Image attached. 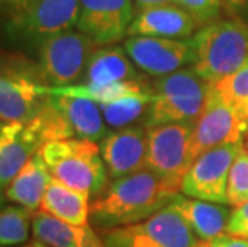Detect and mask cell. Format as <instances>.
I'll use <instances>...</instances> for the list:
<instances>
[{
    "label": "cell",
    "mask_w": 248,
    "mask_h": 247,
    "mask_svg": "<svg viewBox=\"0 0 248 247\" xmlns=\"http://www.w3.org/2000/svg\"><path fill=\"white\" fill-rule=\"evenodd\" d=\"M179 193L149 169L114 178L90 201V223L98 233H103L142 222L170 206Z\"/></svg>",
    "instance_id": "obj_1"
},
{
    "label": "cell",
    "mask_w": 248,
    "mask_h": 247,
    "mask_svg": "<svg viewBox=\"0 0 248 247\" xmlns=\"http://www.w3.org/2000/svg\"><path fill=\"white\" fill-rule=\"evenodd\" d=\"M192 69L215 85L248 60V23L239 16L205 24L192 37Z\"/></svg>",
    "instance_id": "obj_2"
},
{
    "label": "cell",
    "mask_w": 248,
    "mask_h": 247,
    "mask_svg": "<svg viewBox=\"0 0 248 247\" xmlns=\"http://www.w3.org/2000/svg\"><path fill=\"white\" fill-rule=\"evenodd\" d=\"M40 154L51 178L92 199L108 186V169L96 141L83 138L48 141L42 146Z\"/></svg>",
    "instance_id": "obj_3"
},
{
    "label": "cell",
    "mask_w": 248,
    "mask_h": 247,
    "mask_svg": "<svg viewBox=\"0 0 248 247\" xmlns=\"http://www.w3.org/2000/svg\"><path fill=\"white\" fill-rule=\"evenodd\" d=\"M99 234L106 247H195L200 243L171 204L142 222Z\"/></svg>",
    "instance_id": "obj_4"
},
{
    "label": "cell",
    "mask_w": 248,
    "mask_h": 247,
    "mask_svg": "<svg viewBox=\"0 0 248 247\" xmlns=\"http://www.w3.org/2000/svg\"><path fill=\"white\" fill-rule=\"evenodd\" d=\"M192 130L194 124L147 129V169L178 191H181V181L194 161Z\"/></svg>",
    "instance_id": "obj_5"
},
{
    "label": "cell",
    "mask_w": 248,
    "mask_h": 247,
    "mask_svg": "<svg viewBox=\"0 0 248 247\" xmlns=\"http://www.w3.org/2000/svg\"><path fill=\"white\" fill-rule=\"evenodd\" d=\"M96 44L87 35L74 31L48 35L39 45V69L50 87H66L77 82L87 71V65Z\"/></svg>",
    "instance_id": "obj_6"
},
{
    "label": "cell",
    "mask_w": 248,
    "mask_h": 247,
    "mask_svg": "<svg viewBox=\"0 0 248 247\" xmlns=\"http://www.w3.org/2000/svg\"><path fill=\"white\" fill-rule=\"evenodd\" d=\"M40 81V69L18 60L0 69V122H28L40 111L48 98Z\"/></svg>",
    "instance_id": "obj_7"
},
{
    "label": "cell",
    "mask_w": 248,
    "mask_h": 247,
    "mask_svg": "<svg viewBox=\"0 0 248 247\" xmlns=\"http://www.w3.org/2000/svg\"><path fill=\"white\" fill-rule=\"evenodd\" d=\"M242 149L244 141L218 146L197 156L183 178L181 193L194 199L228 204L229 172Z\"/></svg>",
    "instance_id": "obj_8"
},
{
    "label": "cell",
    "mask_w": 248,
    "mask_h": 247,
    "mask_svg": "<svg viewBox=\"0 0 248 247\" xmlns=\"http://www.w3.org/2000/svg\"><path fill=\"white\" fill-rule=\"evenodd\" d=\"M247 135V124L242 113L210 88L203 109L194 124L192 157L218 146L240 143Z\"/></svg>",
    "instance_id": "obj_9"
},
{
    "label": "cell",
    "mask_w": 248,
    "mask_h": 247,
    "mask_svg": "<svg viewBox=\"0 0 248 247\" xmlns=\"http://www.w3.org/2000/svg\"><path fill=\"white\" fill-rule=\"evenodd\" d=\"M133 0H78V33L96 45L122 40L135 19Z\"/></svg>",
    "instance_id": "obj_10"
},
{
    "label": "cell",
    "mask_w": 248,
    "mask_h": 247,
    "mask_svg": "<svg viewBox=\"0 0 248 247\" xmlns=\"http://www.w3.org/2000/svg\"><path fill=\"white\" fill-rule=\"evenodd\" d=\"M125 53L136 67L149 76H167L194 61L192 39L179 40L151 35H130L124 44Z\"/></svg>",
    "instance_id": "obj_11"
},
{
    "label": "cell",
    "mask_w": 248,
    "mask_h": 247,
    "mask_svg": "<svg viewBox=\"0 0 248 247\" xmlns=\"http://www.w3.org/2000/svg\"><path fill=\"white\" fill-rule=\"evenodd\" d=\"M78 21V0H26L13 19L16 33L34 39L71 31Z\"/></svg>",
    "instance_id": "obj_12"
},
{
    "label": "cell",
    "mask_w": 248,
    "mask_h": 247,
    "mask_svg": "<svg viewBox=\"0 0 248 247\" xmlns=\"http://www.w3.org/2000/svg\"><path fill=\"white\" fill-rule=\"evenodd\" d=\"M108 175L120 178L147 169V129L130 125L108 133L99 141Z\"/></svg>",
    "instance_id": "obj_13"
},
{
    "label": "cell",
    "mask_w": 248,
    "mask_h": 247,
    "mask_svg": "<svg viewBox=\"0 0 248 247\" xmlns=\"http://www.w3.org/2000/svg\"><path fill=\"white\" fill-rule=\"evenodd\" d=\"M45 141L37 132L35 125L28 122L0 124V188L18 175L19 170L42 149Z\"/></svg>",
    "instance_id": "obj_14"
},
{
    "label": "cell",
    "mask_w": 248,
    "mask_h": 247,
    "mask_svg": "<svg viewBox=\"0 0 248 247\" xmlns=\"http://www.w3.org/2000/svg\"><path fill=\"white\" fill-rule=\"evenodd\" d=\"M197 28L195 19L176 3L141 8L128 29V35L179 39L187 37Z\"/></svg>",
    "instance_id": "obj_15"
},
{
    "label": "cell",
    "mask_w": 248,
    "mask_h": 247,
    "mask_svg": "<svg viewBox=\"0 0 248 247\" xmlns=\"http://www.w3.org/2000/svg\"><path fill=\"white\" fill-rule=\"evenodd\" d=\"M50 101L64 115L66 122L74 133V138L101 141L108 135L106 122L103 119L99 104L85 97H76L58 92L48 85Z\"/></svg>",
    "instance_id": "obj_16"
},
{
    "label": "cell",
    "mask_w": 248,
    "mask_h": 247,
    "mask_svg": "<svg viewBox=\"0 0 248 247\" xmlns=\"http://www.w3.org/2000/svg\"><path fill=\"white\" fill-rule=\"evenodd\" d=\"M32 236L50 247H106L92 225L76 227L53 215L37 210L32 215Z\"/></svg>",
    "instance_id": "obj_17"
},
{
    "label": "cell",
    "mask_w": 248,
    "mask_h": 247,
    "mask_svg": "<svg viewBox=\"0 0 248 247\" xmlns=\"http://www.w3.org/2000/svg\"><path fill=\"white\" fill-rule=\"evenodd\" d=\"M171 207L184 218L199 241H210L226 233L231 215L228 204L208 202L178 194L171 201Z\"/></svg>",
    "instance_id": "obj_18"
},
{
    "label": "cell",
    "mask_w": 248,
    "mask_h": 247,
    "mask_svg": "<svg viewBox=\"0 0 248 247\" xmlns=\"http://www.w3.org/2000/svg\"><path fill=\"white\" fill-rule=\"evenodd\" d=\"M208 92L154 95L146 113V129L165 124H195Z\"/></svg>",
    "instance_id": "obj_19"
},
{
    "label": "cell",
    "mask_w": 248,
    "mask_h": 247,
    "mask_svg": "<svg viewBox=\"0 0 248 247\" xmlns=\"http://www.w3.org/2000/svg\"><path fill=\"white\" fill-rule=\"evenodd\" d=\"M50 181L51 175L39 151L8 183L3 193L7 201H12L31 212H37L42 206V199Z\"/></svg>",
    "instance_id": "obj_20"
},
{
    "label": "cell",
    "mask_w": 248,
    "mask_h": 247,
    "mask_svg": "<svg viewBox=\"0 0 248 247\" xmlns=\"http://www.w3.org/2000/svg\"><path fill=\"white\" fill-rule=\"evenodd\" d=\"M90 198L88 194L72 190L51 178L45 196L42 199L40 210L53 215L66 223L76 227H88L90 225Z\"/></svg>",
    "instance_id": "obj_21"
},
{
    "label": "cell",
    "mask_w": 248,
    "mask_h": 247,
    "mask_svg": "<svg viewBox=\"0 0 248 247\" xmlns=\"http://www.w3.org/2000/svg\"><path fill=\"white\" fill-rule=\"evenodd\" d=\"M128 55L119 47H103L92 53L85 71V83L104 85V83L140 81L135 66Z\"/></svg>",
    "instance_id": "obj_22"
},
{
    "label": "cell",
    "mask_w": 248,
    "mask_h": 247,
    "mask_svg": "<svg viewBox=\"0 0 248 247\" xmlns=\"http://www.w3.org/2000/svg\"><path fill=\"white\" fill-rule=\"evenodd\" d=\"M152 99H154V93L146 92L141 95L126 97L112 103H103L99 104V109H101L103 119L108 127L125 129L141 119L144 111L147 113Z\"/></svg>",
    "instance_id": "obj_23"
},
{
    "label": "cell",
    "mask_w": 248,
    "mask_h": 247,
    "mask_svg": "<svg viewBox=\"0 0 248 247\" xmlns=\"http://www.w3.org/2000/svg\"><path fill=\"white\" fill-rule=\"evenodd\" d=\"M34 212L21 206H5L0 210V247L26 244L32 231Z\"/></svg>",
    "instance_id": "obj_24"
},
{
    "label": "cell",
    "mask_w": 248,
    "mask_h": 247,
    "mask_svg": "<svg viewBox=\"0 0 248 247\" xmlns=\"http://www.w3.org/2000/svg\"><path fill=\"white\" fill-rule=\"evenodd\" d=\"M213 90L242 113L248 104V60L234 74L216 82Z\"/></svg>",
    "instance_id": "obj_25"
},
{
    "label": "cell",
    "mask_w": 248,
    "mask_h": 247,
    "mask_svg": "<svg viewBox=\"0 0 248 247\" xmlns=\"http://www.w3.org/2000/svg\"><path fill=\"white\" fill-rule=\"evenodd\" d=\"M248 202V151L244 149L235 157L228 180V204L232 207Z\"/></svg>",
    "instance_id": "obj_26"
},
{
    "label": "cell",
    "mask_w": 248,
    "mask_h": 247,
    "mask_svg": "<svg viewBox=\"0 0 248 247\" xmlns=\"http://www.w3.org/2000/svg\"><path fill=\"white\" fill-rule=\"evenodd\" d=\"M176 5L186 10L197 26H205L216 18L221 0H176Z\"/></svg>",
    "instance_id": "obj_27"
},
{
    "label": "cell",
    "mask_w": 248,
    "mask_h": 247,
    "mask_svg": "<svg viewBox=\"0 0 248 247\" xmlns=\"http://www.w3.org/2000/svg\"><path fill=\"white\" fill-rule=\"evenodd\" d=\"M226 233L248 239V202L237 206L231 210Z\"/></svg>",
    "instance_id": "obj_28"
},
{
    "label": "cell",
    "mask_w": 248,
    "mask_h": 247,
    "mask_svg": "<svg viewBox=\"0 0 248 247\" xmlns=\"http://www.w3.org/2000/svg\"><path fill=\"white\" fill-rule=\"evenodd\" d=\"M200 243L203 247H248V239L229 233H223L210 241H200Z\"/></svg>",
    "instance_id": "obj_29"
},
{
    "label": "cell",
    "mask_w": 248,
    "mask_h": 247,
    "mask_svg": "<svg viewBox=\"0 0 248 247\" xmlns=\"http://www.w3.org/2000/svg\"><path fill=\"white\" fill-rule=\"evenodd\" d=\"M133 2L141 8L155 7V5H165V3H176V0H133Z\"/></svg>",
    "instance_id": "obj_30"
},
{
    "label": "cell",
    "mask_w": 248,
    "mask_h": 247,
    "mask_svg": "<svg viewBox=\"0 0 248 247\" xmlns=\"http://www.w3.org/2000/svg\"><path fill=\"white\" fill-rule=\"evenodd\" d=\"M224 5L231 12H239V10L248 8V0H224Z\"/></svg>",
    "instance_id": "obj_31"
},
{
    "label": "cell",
    "mask_w": 248,
    "mask_h": 247,
    "mask_svg": "<svg viewBox=\"0 0 248 247\" xmlns=\"http://www.w3.org/2000/svg\"><path fill=\"white\" fill-rule=\"evenodd\" d=\"M26 2V0H0V3H3V5H10V7H13L15 10L19 8L21 5H23Z\"/></svg>",
    "instance_id": "obj_32"
},
{
    "label": "cell",
    "mask_w": 248,
    "mask_h": 247,
    "mask_svg": "<svg viewBox=\"0 0 248 247\" xmlns=\"http://www.w3.org/2000/svg\"><path fill=\"white\" fill-rule=\"evenodd\" d=\"M18 247H50L44 243H39V241H32V243H28V244H23V246H18Z\"/></svg>",
    "instance_id": "obj_33"
},
{
    "label": "cell",
    "mask_w": 248,
    "mask_h": 247,
    "mask_svg": "<svg viewBox=\"0 0 248 247\" xmlns=\"http://www.w3.org/2000/svg\"><path fill=\"white\" fill-rule=\"evenodd\" d=\"M5 202H7V196H5L3 190L0 188V210H2L5 207Z\"/></svg>",
    "instance_id": "obj_34"
},
{
    "label": "cell",
    "mask_w": 248,
    "mask_h": 247,
    "mask_svg": "<svg viewBox=\"0 0 248 247\" xmlns=\"http://www.w3.org/2000/svg\"><path fill=\"white\" fill-rule=\"evenodd\" d=\"M242 117H244L245 120V124H247V135H248V104L245 106V109L242 111Z\"/></svg>",
    "instance_id": "obj_35"
},
{
    "label": "cell",
    "mask_w": 248,
    "mask_h": 247,
    "mask_svg": "<svg viewBox=\"0 0 248 247\" xmlns=\"http://www.w3.org/2000/svg\"><path fill=\"white\" fill-rule=\"evenodd\" d=\"M245 148H247V151H248V138L245 140Z\"/></svg>",
    "instance_id": "obj_36"
},
{
    "label": "cell",
    "mask_w": 248,
    "mask_h": 247,
    "mask_svg": "<svg viewBox=\"0 0 248 247\" xmlns=\"http://www.w3.org/2000/svg\"><path fill=\"white\" fill-rule=\"evenodd\" d=\"M195 247H203V246H202V243H199V244H197V246H195Z\"/></svg>",
    "instance_id": "obj_37"
},
{
    "label": "cell",
    "mask_w": 248,
    "mask_h": 247,
    "mask_svg": "<svg viewBox=\"0 0 248 247\" xmlns=\"http://www.w3.org/2000/svg\"><path fill=\"white\" fill-rule=\"evenodd\" d=\"M0 124H2V122H0Z\"/></svg>",
    "instance_id": "obj_38"
}]
</instances>
